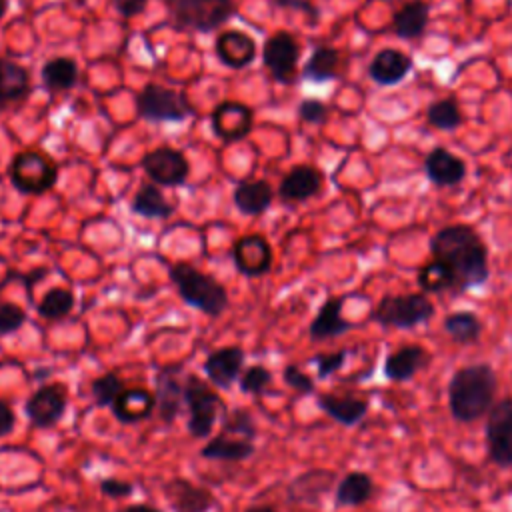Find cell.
Here are the masks:
<instances>
[{
	"mask_svg": "<svg viewBox=\"0 0 512 512\" xmlns=\"http://www.w3.org/2000/svg\"><path fill=\"white\" fill-rule=\"evenodd\" d=\"M430 254L450 270L456 294L478 288L490 278L488 246L470 224L440 228L430 238Z\"/></svg>",
	"mask_w": 512,
	"mask_h": 512,
	"instance_id": "1",
	"label": "cell"
},
{
	"mask_svg": "<svg viewBox=\"0 0 512 512\" xmlns=\"http://www.w3.org/2000/svg\"><path fill=\"white\" fill-rule=\"evenodd\" d=\"M498 388L490 364H470L454 372L448 384L450 412L460 422H474L490 412Z\"/></svg>",
	"mask_w": 512,
	"mask_h": 512,
	"instance_id": "2",
	"label": "cell"
},
{
	"mask_svg": "<svg viewBox=\"0 0 512 512\" xmlns=\"http://www.w3.org/2000/svg\"><path fill=\"white\" fill-rule=\"evenodd\" d=\"M168 272L180 298L188 306L204 312L206 316H220L228 308V292L212 276L200 272L188 262H176Z\"/></svg>",
	"mask_w": 512,
	"mask_h": 512,
	"instance_id": "3",
	"label": "cell"
},
{
	"mask_svg": "<svg viewBox=\"0 0 512 512\" xmlns=\"http://www.w3.org/2000/svg\"><path fill=\"white\" fill-rule=\"evenodd\" d=\"M184 402L188 410L186 428L192 438H208L216 422L228 412L216 388L196 374L184 376Z\"/></svg>",
	"mask_w": 512,
	"mask_h": 512,
	"instance_id": "4",
	"label": "cell"
},
{
	"mask_svg": "<svg viewBox=\"0 0 512 512\" xmlns=\"http://www.w3.org/2000/svg\"><path fill=\"white\" fill-rule=\"evenodd\" d=\"M434 316V304L424 292L388 294L372 310V320L386 328L410 330L426 324Z\"/></svg>",
	"mask_w": 512,
	"mask_h": 512,
	"instance_id": "5",
	"label": "cell"
},
{
	"mask_svg": "<svg viewBox=\"0 0 512 512\" xmlns=\"http://www.w3.org/2000/svg\"><path fill=\"white\" fill-rule=\"evenodd\" d=\"M174 24L198 32H210L234 14L232 0H170Z\"/></svg>",
	"mask_w": 512,
	"mask_h": 512,
	"instance_id": "6",
	"label": "cell"
},
{
	"mask_svg": "<svg viewBox=\"0 0 512 512\" xmlns=\"http://www.w3.org/2000/svg\"><path fill=\"white\" fill-rule=\"evenodd\" d=\"M136 110L142 118L156 122H180L192 114V108L182 92L158 84H148L140 90L136 96Z\"/></svg>",
	"mask_w": 512,
	"mask_h": 512,
	"instance_id": "7",
	"label": "cell"
},
{
	"mask_svg": "<svg viewBox=\"0 0 512 512\" xmlns=\"http://www.w3.org/2000/svg\"><path fill=\"white\" fill-rule=\"evenodd\" d=\"M56 178V166L40 152H22L10 166V180L24 194H42L54 186Z\"/></svg>",
	"mask_w": 512,
	"mask_h": 512,
	"instance_id": "8",
	"label": "cell"
},
{
	"mask_svg": "<svg viewBox=\"0 0 512 512\" xmlns=\"http://www.w3.org/2000/svg\"><path fill=\"white\" fill-rule=\"evenodd\" d=\"M486 444L490 460L500 468L512 466V400L496 402L486 420Z\"/></svg>",
	"mask_w": 512,
	"mask_h": 512,
	"instance_id": "9",
	"label": "cell"
},
{
	"mask_svg": "<svg viewBox=\"0 0 512 512\" xmlns=\"http://www.w3.org/2000/svg\"><path fill=\"white\" fill-rule=\"evenodd\" d=\"M68 406V394L62 384H44L36 388L24 402V416L36 428L56 426Z\"/></svg>",
	"mask_w": 512,
	"mask_h": 512,
	"instance_id": "10",
	"label": "cell"
},
{
	"mask_svg": "<svg viewBox=\"0 0 512 512\" xmlns=\"http://www.w3.org/2000/svg\"><path fill=\"white\" fill-rule=\"evenodd\" d=\"M298 56L300 46L290 32L280 30L272 34L264 44V66L282 84H290L296 78Z\"/></svg>",
	"mask_w": 512,
	"mask_h": 512,
	"instance_id": "11",
	"label": "cell"
},
{
	"mask_svg": "<svg viewBox=\"0 0 512 512\" xmlns=\"http://www.w3.org/2000/svg\"><path fill=\"white\" fill-rule=\"evenodd\" d=\"M180 368L164 366L154 376L156 414L164 424H172L184 410V380L178 376Z\"/></svg>",
	"mask_w": 512,
	"mask_h": 512,
	"instance_id": "12",
	"label": "cell"
},
{
	"mask_svg": "<svg viewBox=\"0 0 512 512\" xmlns=\"http://www.w3.org/2000/svg\"><path fill=\"white\" fill-rule=\"evenodd\" d=\"M142 166L154 184H164V186L182 184L188 178V170H190L186 156L168 146H160L148 152L142 160Z\"/></svg>",
	"mask_w": 512,
	"mask_h": 512,
	"instance_id": "13",
	"label": "cell"
},
{
	"mask_svg": "<svg viewBox=\"0 0 512 512\" xmlns=\"http://www.w3.org/2000/svg\"><path fill=\"white\" fill-rule=\"evenodd\" d=\"M244 362L246 354L240 346H222L206 356L202 370L216 390H230L240 378Z\"/></svg>",
	"mask_w": 512,
	"mask_h": 512,
	"instance_id": "14",
	"label": "cell"
},
{
	"mask_svg": "<svg viewBox=\"0 0 512 512\" xmlns=\"http://www.w3.org/2000/svg\"><path fill=\"white\" fill-rule=\"evenodd\" d=\"M162 494L172 512H210L216 498L208 488L196 486L186 478H174L162 484Z\"/></svg>",
	"mask_w": 512,
	"mask_h": 512,
	"instance_id": "15",
	"label": "cell"
},
{
	"mask_svg": "<svg viewBox=\"0 0 512 512\" xmlns=\"http://www.w3.org/2000/svg\"><path fill=\"white\" fill-rule=\"evenodd\" d=\"M412 58L398 48H382L368 64V76L378 86H396L412 70Z\"/></svg>",
	"mask_w": 512,
	"mask_h": 512,
	"instance_id": "16",
	"label": "cell"
},
{
	"mask_svg": "<svg viewBox=\"0 0 512 512\" xmlns=\"http://www.w3.org/2000/svg\"><path fill=\"white\" fill-rule=\"evenodd\" d=\"M424 174L438 188L456 186L466 176V164L448 148L436 146L424 158Z\"/></svg>",
	"mask_w": 512,
	"mask_h": 512,
	"instance_id": "17",
	"label": "cell"
},
{
	"mask_svg": "<svg viewBox=\"0 0 512 512\" xmlns=\"http://www.w3.org/2000/svg\"><path fill=\"white\" fill-rule=\"evenodd\" d=\"M236 268L246 276H262L272 266V250L264 236L250 234L236 242L232 248Z\"/></svg>",
	"mask_w": 512,
	"mask_h": 512,
	"instance_id": "18",
	"label": "cell"
},
{
	"mask_svg": "<svg viewBox=\"0 0 512 512\" xmlns=\"http://www.w3.org/2000/svg\"><path fill=\"white\" fill-rule=\"evenodd\" d=\"M212 128L224 142L242 140L252 128V110L240 102H222L212 112Z\"/></svg>",
	"mask_w": 512,
	"mask_h": 512,
	"instance_id": "19",
	"label": "cell"
},
{
	"mask_svg": "<svg viewBox=\"0 0 512 512\" xmlns=\"http://www.w3.org/2000/svg\"><path fill=\"white\" fill-rule=\"evenodd\" d=\"M430 362V354L420 344H406L394 350L384 360V376L392 382H408Z\"/></svg>",
	"mask_w": 512,
	"mask_h": 512,
	"instance_id": "20",
	"label": "cell"
},
{
	"mask_svg": "<svg viewBox=\"0 0 512 512\" xmlns=\"http://www.w3.org/2000/svg\"><path fill=\"white\" fill-rule=\"evenodd\" d=\"M114 418L122 424L148 420L156 412V396L146 388H124L110 406Z\"/></svg>",
	"mask_w": 512,
	"mask_h": 512,
	"instance_id": "21",
	"label": "cell"
},
{
	"mask_svg": "<svg viewBox=\"0 0 512 512\" xmlns=\"http://www.w3.org/2000/svg\"><path fill=\"white\" fill-rule=\"evenodd\" d=\"M322 188V172L310 164L294 166L280 182L278 194L286 202H304Z\"/></svg>",
	"mask_w": 512,
	"mask_h": 512,
	"instance_id": "22",
	"label": "cell"
},
{
	"mask_svg": "<svg viewBox=\"0 0 512 512\" xmlns=\"http://www.w3.org/2000/svg\"><path fill=\"white\" fill-rule=\"evenodd\" d=\"M342 306H344V298H328L320 306V310L316 312L308 328V334L314 342L342 336L354 328V324L342 316Z\"/></svg>",
	"mask_w": 512,
	"mask_h": 512,
	"instance_id": "23",
	"label": "cell"
},
{
	"mask_svg": "<svg viewBox=\"0 0 512 512\" xmlns=\"http://www.w3.org/2000/svg\"><path fill=\"white\" fill-rule=\"evenodd\" d=\"M430 22V6L424 0H408L392 14V32L400 40L420 38Z\"/></svg>",
	"mask_w": 512,
	"mask_h": 512,
	"instance_id": "24",
	"label": "cell"
},
{
	"mask_svg": "<svg viewBox=\"0 0 512 512\" xmlns=\"http://www.w3.org/2000/svg\"><path fill=\"white\" fill-rule=\"evenodd\" d=\"M218 58L230 68H244L256 54L254 40L240 30H226L216 40Z\"/></svg>",
	"mask_w": 512,
	"mask_h": 512,
	"instance_id": "25",
	"label": "cell"
},
{
	"mask_svg": "<svg viewBox=\"0 0 512 512\" xmlns=\"http://www.w3.org/2000/svg\"><path fill=\"white\" fill-rule=\"evenodd\" d=\"M256 452L252 440L232 438L226 434L212 436L200 450V456L206 460H224V462H242L248 460Z\"/></svg>",
	"mask_w": 512,
	"mask_h": 512,
	"instance_id": "26",
	"label": "cell"
},
{
	"mask_svg": "<svg viewBox=\"0 0 512 512\" xmlns=\"http://www.w3.org/2000/svg\"><path fill=\"white\" fill-rule=\"evenodd\" d=\"M336 476L330 470H308L296 476L288 486V498L294 502H318L326 494Z\"/></svg>",
	"mask_w": 512,
	"mask_h": 512,
	"instance_id": "27",
	"label": "cell"
},
{
	"mask_svg": "<svg viewBox=\"0 0 512 512\" xmlns=\"http://www.w3.org/2000/svg\"><path fill=\"white\" fill-rule=\"evenodd\" d=\"M274 190L266 180H242L234 190V204L242 214L258 216L272 204Z\"/></svg>",
	"mask_w": 512,
	"mask_h": 512,
	"instance_id": "28",
	"label": "cell"
},
{
	"mask_svg": "<svg viewBox=\"0 0 512 512\" xmlns=\"http://www.w3.org/2000/svg\"><path fill=\"white\" fill-rule=\"evenodd\" d=\"M318 406L332 420H336L342 426L358 424L368 412V402L366 400L350 398V396H336V394H320L318 396Z\"/></svg>",
	"mask_w": 512,
	"mask_h": 512,
	"instance_id": "29",
	"label": "cell"
},
{
	"mask_svg": "<svg viewBox=\"0 0 512 512\" xmlns=\"http://www.w3.org/2000/svg\"><path fill=\"white\" fill-rule=\"evenodd\" d=\"M372 494H374L372 478L364 472H350L338 482L334 500H336V506L354 508L368 502Z\"/></svg>",
	"mask_w": 512,
	"mask_h": 512,
	"instance_id": "30",
	"label": "cell"
},
{
	"mask_svg": "<svg viewBox=\"0 0 512 512\" xmlns=\"http://www.w3.org/2000/svg\"><path fill=\"white\" fill-rule=\"evenodd\" d=\"M340 52L332 46H316L302 68V76L312 82H328L338 76Z\"/></svg>",
	"mask_w": 512,
	"mask_h": 512,
	"instance_id": "31",
	"label": "cell"
},
{
	"mask_svg": "<svg viewBox=\"0 0 512 512\" xmlns=\"http://www.w3.org/2000/svg\"><path fill=\"white\" fill-rule=\"evenodd\" d=\"M30 88V76L26 68L14 60L0 58V104L20 100Z\"/></svg>",
	"mask_w": 512,
	"mask_h": 512,
	"instance_id": "32",
	"label": "cell"
},
{
	"mask_svg": "<svg viewBox=\"0 0 512 512\" xmlns=\"http://www.w3.org/2000/svg\"><path fill=\"white\" fill-rule=\"evenodd\" d=\"M444 332L456 342V344H472L482 334V322L480 318L470 310H458L450 312L442 320Z\"/></svg>",
	"mask_w": 512,
	"mask_h": 512,
	"instance_id": "33",
	"label": "cell"
},
{
	"mask_svg": "<svg viewBox=\"0 0 512 512\" xmlns=\"http://www.w3.org/2000/svg\"><path fill=\"white\" fill-rule=\"evenodd\" d=\"M416 280L424 294H444V292L456 294V286L450 270L434 258L418 268Z\"/></svg>",
	"mask_w": 512,
	"mask_h": 512,
	"instance_id": "34",
	"label": "cell"
},
{
	"mask_svg": "<svg viewBox=\"0 0 512 512\" xmlns=\"http://www.w3.org/2000/svg\"><path fill=\"white\" fill-rule=\"evenodd\" d=\"M426 122L442 132H454L464 124V114L454 98H438L426 108Z\"/></svg>",
	"mask_w": 512,
	"mask_h": 512,
	"instance_id": "35",
	"label": "cell"
},
{
	"mask_svg": "<svg viewBox=\"0 0 512 512\" xmlns=\"http://www.w3.org/2000/svg\"><path fill=\"white\" fill-rule=\"evenodd\" d=\"M132 210L144 218H168L174 206L166 202L156 184H142L132 200Z\"/></svg>",
	"mask_w": 512,
	"mask_h": 512,
	"instance_id": "36",
	"label": "cell"
},
{
	"mask_svg": "<svg viewBox=\"0 0 512 512\" xmlns=\"http://www.w3.org/2000/svg\"><path fill=\"white\" fill-rule=\"evenodd\" d=\"M78 80V66L72 58H54L42 68V82L48 90H68Z\"/></svg>",
	"mask_w": 512,
	"mask_h": 512,
	"instance_id": "37",
	"label": "cell"
},
{
	"mask_svg": "<svg viewBox=\"0 0 512 512\" xmlns=\"http://www.w3.org/2000/svg\"><path fill=\"white\" fill-rule=\"evenodd\" d=\"M72 308H74V294L66 288H52L42 296L38 304V314L46 320H60L68 316Z\"/></svg>",
	"mask_w": 512,
	"mask_h": 512,
	"instance_id": "38",
	"label": "cell"
},
{
	"mask_svg": "<svg viewBox=\"0 0 512 512\" xmlns=\"http://www.w3.org/2000/svg\"><path fill=\"white\" fill-rule=\"evenodd\" d=\"M222 434L232 436V438H242V440H252L256 438V422L252 418V414L244 408H234L230 412H226V416L222 418Z\"/></svg>",
	"mask_w": 512,
	"mask_h": 512,
	"instance_id": "39",
	"label": "cell"
},
{
	"mask_svg": "<svg viewBox=\"0 0 512 512\" xmlns=\"http://www.w3.org/2000/svg\"><path fill=\"white\" fill-rule=\"evenodd\" d=\"M122 390L124 382L118 378L116 372H104L90 382V394L94 398V404L100 408H110Z\"/></svg>",
	"mask_w": 512,
	"mask_h": 512,
	"instance_id": "40",
	"label": "cell"
},
{
	"mask_svg": "<svg viewBox=\"0 0 512 512\" xmlns=\"http://www.w3.org/2000/svg\"><path fill=\"white\" fill-rule=\"evenodd\" d=\"M270 384H272V372L262 364H252L244 368V372L238 378L240 390L250 396H262Z\"/></svg>",
	"mask_w": 512,
	"mask_h": 512,
	"instance_id": "41",
	"label": "cell"
},
{
	"mask_svg": "<svg viewBox=\"0 0 512 512\" xmlns=\"http://www.w3.org/2000/svg\"><path fill=\"white\" fill-rule=\"evenodd\" d=\"M26 322V312L14 302H0V336L18 332Z\"/></svg>",
	"mask_w": 512,
	"mask_h": 512,
	"instance_id": "42",
	"label": "cell"
},
{
	"mask_svg": "<svg viewBox=\"0 0 512 512\" xmlns=\"http://www.w3.org/2000/svg\"><path fill=\"white\" fill-rule=\"evenodd\" d=\"M348 358V350H338V352H330V354H316L312 356V364L316 366V374L320 380H326L328 376H332L336 370H340L344 366Z\"/></svg>",
	"mask_w": 512,
	"mask_h": 512,
	"instance_id": "43",
	"label": "cell"
},
{
	"mask_svg": "<svg viewBox=\"0 0 512 512\" xmlns=\"http://www.w3.org/2000/svg\"><path fill=\"white\" fill-rule=\"evenodd\" d=\"M330 110L328 106L322 102V100H316V98H304L300 104H298V116L302 122H308V124H322L326 122Z\"/></svg>",
	"mask_w": 512,
	"mask_h": 512,
	"instance_id": "44",
	"label": "cell"
},
{
	"mask_svg": "<svg viewBox=\"0 0 512 512\" xmlns=\"http://www.w3.org/2000/svg\"><path fill=\"white\" fill-rule=\"evenodd\" d=\"M282 380L286 386L294 388L298 394H312L314 392V380L302 372L296 364H288L284 370H282Z\"/></svg>",
	"mask_w": 512,
	"mask_h": 512,
	"instance_id": "45",
	"label": "cell"
},
{
	"mask_svg": "<svg viewBox=\"0 0 512 512\" xmlns=\"http://www.w3.org/2000/svg\"><path fill=\"white\" fill-rule=\"evenodd\" d=\"M98 486H100V492L106 498H126V496H132V492H134L132 482H126V480H120V478H114V476L102 478L98 482Z\"/></svg>",
	"mask_w": 512,
	"mask_h": 512,
	"instance_id": "46",
	"label": "cell"
},
{
	"mask_svg": "<svg viewBox=\"0 0 512 512\" xmlns=\"http://www.w3.org/2000/svg\"><path fill=\"white\" fill-rule=\"evenodd\" d=\"M14 426H16V416L12 406L6 400H0V438L12 434Z\"/></svg>",
	"mask_w": 512,
	"mask_h": 512,
	"instance_id": "47",
	"label": "cell"
},
{
	"mask_svg": "<svg viewBox=\"0 0 512 512\" xmlns=\"http://www.w3.org/2000/svg\"><path fill=\"white\" fill-rule=\"evenodd\" d=\"M146 2H148V0H114V6H116V10H118L122 16L130 18V16L140 14V12L144 10Z\"/></svg>",
	"mask_w": 512,
	"mask_h": 512,
	"instance_id": "48",
	"label": "cell"
},
{
	"mask_svg": "<svg viewBox=\"0 0 512 512\" xmlns=\"http://www.w3.org/2000/svg\"><path fill=\"white\" fill-rule=\"evenodd\" d=\"M118 512H162V510L154 508V506H148V504H128V506L120 508Z\"/></svg>",
	"mask_w": 512,
	"mask_h": 512,
	"instance_id": "49",
	"label": "cell"
},
{
	"mask_svg": "<svg viewBox=\"0 0 512 512\" xmlns=\"http://www.w3.org/2000/svg\"><path fill=\"white\" fill-rule=\"evenodd\" d=\"M244 512H276V508L266 504H256V506H248Z\"/></svg>",
	"mask_w": 512,
	"mask_h": 512,
	"instance_id": "50",
	"label": "cell"
},
{
	"mask_svg": "<svg viewBox=\"0 0 512 512\" xmlns=\"http://www.w3.org/2000/svg\"><path fill=\"white\" fill-rule=\"evenodd\" d=\"M6 6H8V0H0V18H2L4 12H6Z\"/></svg>",
	"mask_w": 512,
	"mask_h": 512,
	"instance_id": "51",
	"label": "cell"
}]
</instances>
